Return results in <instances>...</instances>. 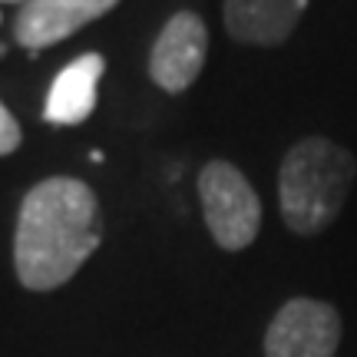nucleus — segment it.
Instances as JSON below:
<instances>
[{
	"mask_svg": "<svg viewBox=\"0 0 357 357\" xmlns=\"http://www.w3.org/2000/svg\"><path fill=\"white\" fill-rule=\"evenodd\" d=\"M102 242V212L83 178L50 176L24 195L13 231V268L26 291L63 288Z\"/></svg>",
	"mask_w": 357,
	"mask_h": 357,
	"instance_id": "f257e3e1",
	"label": "nucleus"
},
{
	"mask_svg": "<svg viewBox=\"0 0 357 357\" xmlns=\"http://www.w3.org/2000/svg\"><path fill=\"white\" fill-rule=\"evenodd\" d=\"M208 56V26L199 13L178 10L172 13L153 50H149V77L162 93H185L199 79Z\"/></svg>",
	"mask_w": 357,
	"mask_h": 357,
	"instance_id": "39448f33",
	"label": "nucleus"
},
{
	"mask_svg": "<svg viewBox=\"0 0 357 357\" xmlns=\"http://www.w3.org/2000/svg\"><path fill=\"white\" fill-rule=\"evenodd\" d=\"M116 3L119 0H26L13 17V40L26 50H43L100 20Z\"/></svg>",
	"mask_w": 357,
	"mask_h": 357,
	"instance_id": "423d86ee",
	"label": "nucleus"
},
{
	"mask_svg": "<svg viewBox=\"0 0 357 357\" xmlns=\"http://www.w3.org/2000/svg\"><path fill=\"white\" fill-rule=\"evenodd\" d=\"M357 159L341 142L324 136L298 139L281 159L278 208L294 235H318L341 215L354 189Z\"/></svg>",
	"mask_w": 357,
	"mask_h": 357,
	"instance_id": "f03ea898",
	"label": "nucleus"
},
{
	"mask_svg": "<svg viewBox=\"0 0 357 357\" xmlns=\"http://www.w3.org/2000/svg\"><path fill=\"white\" fill-rule=\"evenodd\" d=\"M106 60L102 53H83L73 63H66L50 83V96L43 106V119L53 126H77L96 109V89H100Z\"/></svg>",
	"mask_w": 357,
	"mask_h": 357,
	"instance_id": "6e6552de",
	"label": "nucleus"
},
{
	"mask_svg": "<svg viewBox=\"0 0 357 357\" xmlns=\"http://www.w3.org/2000/svg\"><path fill=\"white\" fill-rule=\"evenodd\" d=\"M307 10V0H225L222 20L235 43L278 47L294 33Z\"/></svg>",
	"mask_w": 357,
	"mask_h": 357,
	"instance_id": "0eeeda50",
	"label": "nucleus"
},
{
	"mask_svg": "<svg viewBox=\"0 0 357 357\" xmlns=\"http://www.w3.org/2000/svg\"><path fill=\"white\" fill-rule=\"evenodd\" d=\"M20 139H24V132H20V123L13 119V113L0 102V155H10L20 149Z\"/></svg>",
	"mask_w": 357,
	"mask_h": 357,
	"instance_id": "1a4fd4ad",
	"label": "nucleus"
},
{
	"mask_svg": "<svg viewBox=\"0 0 357 357\" xmlns=\"http://www.w3.org/2000/svg\"><path fill=\"white\" fill-rule=\"evenodd\" d=\"M337 344L341 314L318 298L284 301L265 331V357H334Z\"/></svg>",
	"mask_w": 357,
	"mask_h": 357,
	"instance_id": "20e7f679",
	"label": "nucleus"
},
{
	"mask_svg": "<svg viewBox=\"0 0 357 357\" xmlns=\"http://www.w3.org/2000/svg\"><path fill=\"white\" fill-rule=\"evenodd\" d=\"M199 202L208 235L222 252H242L258 238L261 202L238 166L225 159L205 162L199 172Z\"/></svg>",
	"mask_w": 357,
	"mask_h": 357,
	"instance_id": "7ed1b4c3",
	"label": "nucleus"
},
{
	"mask_svg": "<svg viewBox=\"0 0 357 357\" xmlns=\"http://www.w3.org/2000/svg\"><path fill=\"white\" fill-rule=\"evenodd\" d=\"M3 3H20V7H24V3H26V0H3Z\"/></svg>",
	"mask_w": 357,
	"mask_h": 357,
	"instance_id": "9d476101",
	"label": "nucleus"
}]
</instances>
